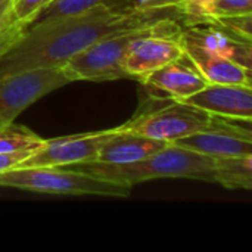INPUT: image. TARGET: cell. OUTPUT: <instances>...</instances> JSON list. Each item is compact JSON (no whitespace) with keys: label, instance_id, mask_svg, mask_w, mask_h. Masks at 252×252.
Wrapping results in <instances>:
<instances>
[{"label":"cell","instance_id":"cell-1","mask_svg":"<svg viewBox=\"0 0 252 252\" xmlns=\"http://www.w3.org/2000/svg\"><path fill=\"white\" fill-rule=\"evenodd\" d=\"M165 19L182 22L180 7L146 10L100 7L30 27L22 30L0 52V77L27 69L62 66L72 56L105 35L152 25Z\"/></svg>","mask_w":252,"mask_h":252},{"label":"cell","instance_id":"cell-22","mask_svg":"<svg viewBox=\"0 0 252 252\" xmlns=\"http://www.w3.org/2000/svg\"><path fill=\"white\" fill-rule=\"evenodd\" d=\"M183 0H131V7L134 10L146 9H162V7H180Z\"/></svg>","mask_w":252,"mask_h":252},{"label":"cell","instance_id":"cell-2","mask_svg":"<svg viewBox=\"0 0 252 252\" xmlns=\"http://www.w3.org/2000/svg\"><path fill=\"white\" fill-rule=\"evenodd\" d=\"M66 167L130 188L154 179H192L214 183V158L174 143H168L154 155L134 162L103 164L89 161Z\"/></svg>","mask_w":252,"mask_h":252},{"label":"cell","instance_id":"cell-5","mask_svg":"<svg viewBox=\"0 0 252 252\" xmlns=\"http://www.w3.org/2000/svg\"><path fill=\"white\" fill-rule=\"evenodd\" d=\"M213 115L193 105L173 100L167 106L137 112L131 120L117 127L120 131L142 134L151 139L173 143L182 137L205 130Z\"/></svg>","mask_w":252,"mask_h":252},{"label":"cell","instance_id":"cell-4","mask_svg":"<svg viewBox=\"0 0 252 252\" xmlns=\"http://www.w3.org/2000/svg\"><path fill=\"white\" fill-rule=\"evenodd\" d=\"M0 188L52 195H100L126 198L131 188L69 167H27L0 173Z\"/></svg>","mask_w":252,"mask_h":252},{"label":"cell","instance_id":"cell-20","mask_svg":"<svg viewBox=\"0 0 252 252\" xmlns=\"http://www.w3.org/2000/svg\"><path fill=\"white\" fill-rule=\"evenodd\" d=\"M52 1L53 0H12L10 1L12 15L22 25L24 30L25 25H28L35 18V15Z\"/></svg>","mask_w":252,"mask_h":252},{"label":"cell","instance_id":"cell-25","mask_svg":"<svg viewBox=\"0 0 252 252\" xmlns=\"http://www.w3.org/2000/svg\"><path fill=\"white\" fill-rule=\"evenodd\" d=\"M0 1H3V0H0Z\"/></svg>","mask_w":252,"mask_h":252},{"label":"cell","instance_id":"cell-14","mask_svg":"<svg viewBox=\"0 0 252 252\" xmlns=\"http://www.w3.org/2000/svg\"><path fill=\"white\" fill-rule=\"evenodd\" d=\"M168 143L157 139H151L142 134L120 131L117 128L115 134L102 146L96 155L97 162L103 164H127L154 155L155 152L164 149Z\"/></svg>","mask_w":252,"mask_h":252},{"label":"cell","instance_id":"cell-13","mask_svg":"<svg viewBox=\"0 0 252 252\" xmlns=\"http://www.w3.org/2000/svg\"><path fill=\"white\" fill-rule=\"evenodd\" d=\"M185 53L210 84H242L252 86V71L241 63L204 49L195 43L182 40Z\"/></svg>","mask_w":252,"mask_h":252},{"label":"cell","instance_id":"cell-11","mask_svg":"<svg viewBox=\"0 0 252 252\" xmlns=\"http://www.w3.org/2000/svg\"><path fill=\"white\" fill-rule=\"evenodd\" d=\"M180 102L193 105L211 115L252 120V86L207 84Z\"/></svg>","mask_w":252,"mask_h":252},{"label":"cell","instance_id":"cell-19","mask_svg":"<svg viewBox=\"0 0 252 252\" xmlns=\"http://www.w3.org/2000/svg\"><path fill=\"white\" fill-rule=\"evenodd\" d=\"M10 1L12 0L0 1V52L22 32V25L12 15Z\"/></svg>","mask_w":252,"mask_h":252},{"label":"cell","instance_id":"cell-9","mask_svg":"<svg viewBox=\"0 0 252 252\" xmlns=\"http://www.w3.org/2000/svg\"><path fill=\"white\" fill-rule=\"evenodd\" d=\"M180 32L182 27L148 34L133 41L121 63L127 78L142 81L151 72L182 58L185 55V47Z\"/></svg>","mask_w":252,"mask_h":252},{"label":"cell","instance_id":"cell-12","mask_svg":"<svg viewBox=\"0 0 252 252\" xmlns=\"http://www.w3.org/2000/svg\"><path fill=\"white\" fill-rule=\"evenodd\" d=\"M180 38L223 55L251 69L252 43L244 40L213 21L182 25Z\"/></svg>","mask_w":252,"mask_h":252},{"label":"cell","instance_id":"cell-16","mask_svg":"<svg viewBox=\"0 0 252 252\" xmlns=\"http://www.w3.org/2000/svg\"><path fill=\"white\" fill-rule=\"evenodd\" d=\"M214 183L226 189H252V155L214 158Z\"/></svg>","mask_w":252,"mask_h":252},{"label":"cell","instance_id":"cell-10","mask_svg":"<svg viewBox=\"0 0 252 252\" xmlns=\"http://www.w3.org/2000/svg\"><path fill=\"white\" fill-rule=\"evenodd\" d=\"M140 83L148 92L154 94L161 93L173 100L186 99L210 84L186 53L151 72Z\"/></svg>","mask_w":252,"mask_h":252},{"label":"cell","instance_id":"cell-23","mask_svg":"<svg viewBox=\"0 0 252 252\" xmlns=\"http://www.w3.org/2000/svg\"><path fill=\"white\" fill-rule=\"evenodd\" d=\"M32 152L34 151H21V152H15V154H0V173H4V171L15 168L21 161H24Z\"/></svg>","mask_w":252,"mask_h":252},{"label":"cell","instance_id":"cell-8","mask_svg":"<svg viewBox=\"0 0 252 252\" xmlns=\"http://www.w3.org/2000/svg\"><path fill=\"white\" fill-rule=\"evenodd\" d=\"M117 128L94 133L44 139V143L15 168L27 167H66L94 161L102 146L115 134Z\"/></svg>","mask_w":252,"mask_h":252},{"label":"cell","instance_id":"cell-21","mask_svg":"<svg viewBox=\"0 0 252 252\" xmlns=\"http://www.w3.org/2000/svg\"><path fill=\"white\" fill-rule=\"evenodd\" d=\"M242 15H252V0H216L211 18Z\"/></svg>","mask_w":252,"mask_h":252},{"label":"cell","instance_id":"cell-7","mask_svg":"<svg viewBox=\"0 0 252 252\" xmlns=\"http://www.w3.org/2000/svg\"><path fill=\"white\" fill-rule=\"evenodd\" d=\"M252 120L213 115L208 128L173 142L211 158L252 155Z\"/></svg>","mask_w":252,"mask_h":252},{"label":"cell","instance_id":"cell-6","mask_svg":"<svg viewBox=\"0 0 252 252\" xmlns=\"http://www.w3.org/2000/svg\"><path fill=\"white\" fill-rule=\"evenodd\" d=\"M72 83L62 66L35 68L0 77V120L12 123L30 105Z\"/></svg>","mask_w":252,"mask_h":252},{"label":"cell","instance_id":"cell-24","mask_svg":"<svg viewBox=\"0 0 252 252\" xmlns=\"http://www.w3.org/2000/svg\"><path fill=\"white\" fill-rule=\"evenodd\" d=\"M4 124H7V123H4L3 120H0V127H1V126H4Z\"/></svg>","mask_w":252,"mask_h":252},{"label":"cell","instance_id":"cell-18","mask_svg":"<svg viewBox=\"0 0 252 252\" xmlns=\"http://www.w3.org/2000/svg\"><path fill=\"white\" fill-rule=\"evenodd\" d=\"M216 0H183L180 4L182 25L198 24L213 16Z\"/></svg>","mask_w":252,"mask_h":252},{"label":"cell","instance_id":"cell-15","mask_svg":"<svg viewBox=\"0 0 252 252\" xmlns=\"http://www.w3.org/2000/svg\"><path fill=\"white\" fill-rule=\"evenodd\" d=\"M100 7L134 10L131 7V0H53L43 10H40L35 15V18L28 25H25L24 30L38 25V24L50 22L53 19L78 15V13H86V12H90L94 9H100Z\"/></svg>","mask_w":252,"mask_h":252},{"label":"cell","instance_id":"cell-17","mask_svg":"<svg viewBox=\"0 0 252 252\" xmlns=\"http://www.w3.org/2000/svg\"><path fill=\"white\" fill-rule=\"evenodd\" d=\"M44 143L38 134L13 121L0 127V154H15L21 151H35Z\"/></svg>","mask_w":252,"mask_h":252},{"label":"cell","instance_id":"cell-3","mask_svg":"<svg viewBox=\"0 0 252 252\" xmlns=\"http://www.w3.org/2000/svg\"><path fill=\"white\" fill-rule=\"evenodd\" d=\"M174 19L159 21L152 25L114 32L94 41L92 46L72 56L62 68L71 81H111L127 78L121 63L133 41L148 34L180 28Z\"/></svg>","mask_w":252,"mask_h":252}]
</instances>
